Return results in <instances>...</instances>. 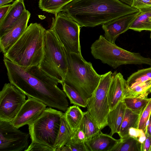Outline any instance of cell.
Masks as SVG:
<instances>
[{
    "instance_id": "obj_1",
    "label": "cell",
    "mask_w": 151,
    "mask_h": 151,
    "mask_svg": "<svg viewBox=\"0 0 151 151\" xmlns=\"http://www.w3.org/2000/svg\"><path fill=\"white\" fill-rule=\"evenodd\" d=\"M10 82L27 96L38 100L49 107L65 112L68 107L67 96L58 86L59 81L38 66H19L4 58Z\"/></svg>"
},
{
    "instance_id": "obj_2",
    "label": "cell",
    "mask_w": 151,
    "mask_h": 151,
    "mask_svg": "<svg viewBox=\"0 0 151 151\" xmlns=\"http://www.w3.org/2000/svg\"><path fill=\"white\" fill-rule=\"evenodd\" d=\"M139 11L119 0H73L60 12L77 22L80 27H93Z\"/></svg>"
},
{
    "instance_id": "obj_3",
    "label": "cell",
    "mask_w": 151,
    "mask_h": 151,
    "mask_svg": "<svg viewBox=\"0 0 151 151\" xmlns=\"http://www.w3.org/2000/svg\"><path fill=\"white\" fill-rule=\"evenodd\" d=\"M46 31L40 24L30 23L4 58L21 67L39 66L44 55Z\"/></svg>"
},
{
    "instance_id": "obj_4",
    "label": "cell",
    "mask_w": 151,
    "mask_h": 151,
    "mask_svg": "<svg viewBox=\"0 0 151 151\" xmlns=\"http://www.w3.org/2000/svg\"><path fill=\"white\" fill-rule=\"evenodd\" d=\"M65 50L67 70L63 83L75 89L86 101L98 86L101 75L97 73L92 63L86 61L82 55Z\"/></svg>"
},
{
    "instance_id": "obj_5",
    "label": "cell",
    "mask_w": 151,
    "mask_h": 151,
    "mask_svg": "<svg viewBox=\"0 0 151 151\" xmlns=\"http://www.w3.org/2000/svg\"><path fill=\"white\" fill-rule=\"evenodd\" d=\"M91 52L93 57L114 68L126 64H147L151 66V58L142 56L121 48L100 35L92 45Z\"/></svg>"
},
{
    "instance_id": "obj_6",
    "label": "cell",
    "mask_w": 151,
    "mask_h": 151,
    "mask_svg": "<svg viewBox=\"0 0 151 151\" xmlns=\"http://www.w3.org/2000/svg\"><path fill=\"white\" fill-rule=\"evenodd\" d=\"M39 67L60 83H63L67 70L65 48L54 32L50 29L45 32L44 55Z\"/></svg>"
},
{
    "instance_id": "obj_7",
    "label": "cell",
    "mask_w": 151,
    "mask_h": 151,
    "mask_svg": "<svg viewBox=\"0 0 151 151\" xmlns=\"http://www.w3.org/2000/svg\"><path fill=\"white\" fill-rule=\"evenodd\" d=\"M64 114L51 107L46 108L36 120L28 125L32 142L45 144L56 151L57 138Z\"/></svg>"
},
{
    "instance_id": "obj_8",
    "label": "cell",
    "mask_w": 151,
    "mask_h": 151,
    "mask_svg": "<svg viewBox=\"0 0 151 151\" xmlns=\"http://www.w3.org/2000/svg\"><path fill=\"white\" fill-rule=\"evenodd\" d=\"M113 76L111 71L101 75L98 86L86 101L87 111L101 130L107 126V117L110 111L109 92Z\"/></svg>"
},
{
    "instance_id": "obj_9",
    "label": "cell",
    "mask_w": 151,
    "mask_h": 151,
    "mask_svg": "<svg viewBox=\"0 0 151 151\" xmlns=\"http://www.w3.org/2000/svg\"><path fill=\"white\" fill-rule=\"evenodd\" d=\"M50 29L54 32L67 51L82 55L80 27L77 22L60 12L52 17Z\"/></svg>"
},
{
    "instance_id": "obj_10",
    "label": "cell",
    "mask_w": 151,
    "mask_h": 151,
    "mask_svg": "<svg viewBox=\"0 0 151 151\" xmlns=\"http://www.w3.org/2000/svg\"><path fill=\"white\" fill-rule=\"evenodd\" d=\"M25 95L11 83L0 92V121L11 122L26 101Z\"/></svg>"
},
{
    "instance_id": "obj_11",
    "label": "cell",
    "mask_w": 151,
    "mask_h": 151,
    "mask_svg": "<svg viewBox=\"0 0 151 151\" xmlns=\"http://www.w3.org/2000/svg\"><path fill=\"white\" fill-rule=\"evenodd\" d=\"M30 136L11 122L0 121V151H25L29 146Z\"/></svg>"
},
{
    "instance_id": "obj_12",
    "label": "cell",
    "mask_w": 151,
    "mask_h": 151,
    "mask_svg": "<svg viewBox=\"0 0 151 151\" xmlns=\"http://www.w3.org/2000/svg\"><path fill=\"white\" fill-rule=\"evenodd\" d=\"M46 106L42 101L28 97L11 123L18 129L26 125L31 124L40 116Z\"/></svg>"
},
{
    "instance_id": "obj_13",
    "label": "cell",
    "mask_w": 151,
    "mask_h": 151,
    "mask_svg": "<svg viewBox=\"0 0 151 151\" xmlns=\"http://www.w3.org/2000/svg\"><path fill=\"white\" fill-rule=\"evenodd\" d=\"M140 12V10L125 15L102 25L104 37L110 42L115 44L119 36L129 29Z\"/></svg>"
},
{
    "instance_id": "obj_14",
    "label": "cell",
    "mask_w": 151,
    "mask_h": 151,
    "mask_svg": "<svg viewBox=\"0 0 151 151\" xmlns=\"http://www.w3.org/2000/svg\"><path fill=\"white\" fill-rule=\"evenodd\" d=\"M31 14L26 10L12 27L0 36L1 52L5 54L20 37L28 26Z\"/></svg>"
},
{
    "instance_id": "obj_15",
    "label": "cell",
    "mask_w": 151,
    "mask_h": 151,
    "mask_svg": "<svg viewBox=\"0 0 151 151\" xmlns=\"http://www.w3.org/2000/svg\"><path fill=\"white\" fill-rule=\"evenodd\" d=\"M127 88L126 80L123 75L119 72L113 73L108 95L110 111L115 108L123 100Z\"/></svg>"
},
{
    "instance_id": "obj_16",
    "label": "cell",
    "mask_w": 151,
    "mask_h": 151,
    "mask_svg": "<svg viewBox=\"0 0 151 151\" xmlns=\"http://www.w3.org/2000/svg\"><path fill=\"white\" fill-rule=\"evenodd\" d=\"M26 10L24 0H15L2 21L0 22V36L15 24Z\"/></svg>"
},
{
    "instance_id": "obj_17",
    "label": "cell",
    "mask_w": 151,
    "mask_h": 151,
    "mask_svg": "<svg viewBox=\"0 0 151 151\" xmlns=\"http://www.w3.org/2000/svg\"><path fill=\"white\" fill-rule=\"evenodd\" d=\"M119 140L114 138L110 134L103 133L99 134L88 140L85 144L89 151H111Z\"/></svg>"
},
{
    "instance_id": "obj_18",
    "label": "cell",
    "mask_w": 151,
    "mask_h": 151,
    "mask_svg": "<svg viewBox=\"0 0 151 151\" xmlns=\"http://www.w3.org/2000/svg\"><path fill=\"white\" fill-rule=\"evenodd\" d=\"M126 109V106L123 100L115 108L109 111L107 117V126L111 129L109 134L111 136L119 132Z\"/></svg>"
},
{
    "instance_id": "obj_19",
    "label": "cell",
    "mask_w": 151,
    "mask_h": 151,
    "mask_svg": "<svg viewBox=\"0 0 151 151\" xmlns=\"http://www.w3.org/2000/svg\"><path fill=\"white\" fill-rule=\"evenodd\" d=\"M140 114L126 108L120 131L118 133L120 138L129 135L130 129H137Z\"/></svg>"
},
{
    "instance_id": "obj_20",
    "label": "cell",
    "mask_w": 151,
    "mask_h": 151,
    "mask_svg": "<svg viewBox=\"0 0 151 151\" xmlns=\"http://www.w3.org/2000/svg\"><path fill=\"white\" fill-rule=\"evenodd\" d=\"M133 21L129 29L140 32L143 30L151 31V8L141 9Z\"/></svg>"
},
{
    "instance_id": "obj_21",
    "label": "cell",
    "mask_w": 151,
    "mask_h": 151,
    "mask_svg": "<svg viewBox=\"0 0 151 151\" xmlns=\"http://www.w3.org/2000/svg\"><path fill=\"white\" fill-rule=\"evenodd\" d=\"M141 143L138 138L129 135L120 138L111 151H141Z\"/></svg>"
},
{
    "instance_id": "obj_22",
    "label": "cell",
    "mask_w": 151,
    "mask_h": 151,
    "mask_svg": "<svg viewBox=\"0 0 151 151\" xmlns=\"http://www.w3.org/2000/svg\"><path fill=\"white\" fill-rule=\"evenodd\" d=\"M79 128L84 133L88 140L101 132V130L97 125L88 111L83 112V117Z\"/></svg>"
},
{
    "instance_id": "obj_23",
    "label": "cell",
    "mask_w": 151,
    "mask_h": 151,
    "mask_svg": "<svg viewBox=\"0 0 151 151\" xmlns=\"http://www.w3.org/2000/svg\"><path fill=\"white\" fill-rule=\"evenodd\" d=\"M73 132L67 121L64 114L61 118L60 127L56 141V151H60L62 147L64 146L70 139Z\"/></svg>"
},
{
    "instance_id": "obj_24",
    "label": "cell",
    "mask_w": 151,
    "mask_h": 151,
    "mask_svg": "<svg viewBox=\"0 0 151 151\" xmlns=\"http://www.w3.org/2000/svg\"><path fill=\"white\" fill-rule=\"evenodd\" d=\"M83 115L79 106L74 105L68 107L65 111L66 120L73 132L79 127Z\"/></svg>"
},
{
    "instance_id": "obj_25",
    "label": "cell",
    "mask_w": 151,
    "mask_h": 151,
    "mask_svg": "<svg viewBox=\"0 0 151 151\" xmlns=\"http://www.w3.org/2000/svg\"><path fill=\"white\" fill-rule=\"evenodd\" d=\"M73 0H39L38 6L42 11L54 14L60 12L65 5Z\"/></svg>"
},
{
    "instance_id": "obj_26",
    "label": "cell",
    "mask_w": 151,
    "mask_h": 151,
    "mask_svg": "<svg viewBox=\"0 0 151 151\" xmlns=\"http://www.w3.org/2000/svg\"><path fill=\"white\" fill-rule=\"evenodd\" d=\"M151 93V80L140 83L134 87L127 88L125 97L134 96L143 98H147Z\"/></svg>"
},
{
    "instance_id": "obj_27",
    "label": "cell",
    "mask_w": 151,
    "mask_h": 151,
    "mask_svg": "<svg viewBox=\"0 0 151 151\" xmlns=\"http://www.w3.org/2000/svg\"><path fill=\"white\" fill-rule=\"evenodd\" d=\"M151 80V66L138 70L128 77L126 80L127 87L131 88Z\"/></svg>"
},
{
    "instance_id": "obj_28",
    "label": "cell",
    "mask_w": 151,
    "mask_h": 151,
    "mask_svg": "<svg viewBox=\"0 0 151 151\" xmlns=\"http://www.w3.org/2000/svg\"><path fill=\"white\" fill-rule=\"evenodd\" d=\"M151 99V98L127 96L125 97L123 100L126 108L133 112L141 114Z\"/></svg>"
},
{
    "instance_id": "obj_29",
    "label": "cell",
    "mask_w": 151,
    "mask_h": 151,
    "mask_svg": "<svg viewBox=\"0 0 151 151\" xmlns=\"http://www.w3.org/2000/svg\"><path fill=\"white\" fill-rule=\"evenodd\" d=\"M63 90L69 99L70 103L79 107L85 108L87 107L86 101L81 95L75 89L63 83Z\"/></svg>"
},
{
    "instance_id": "obj_30",
    "label": "cell",
    "mask_w": 151,
    "mask_h": 151,
    "mask_svg": "<svg viewBox=\"0 0 151 151\" xmlns=\"http://www.w3.org/2000/svg\"><path fill=\"white\" fill-rule=\"evenodd\" d=\"M151 113V99L141 113L137 129L142 130L145 134L147 122Z\"/></svg>"
},
{
    "instance_id": "obj_31",
    "label": "cell",
    "mask_w": 151,
    "mask_h": 151,
    "mask_svg": "<svg viewBox=\"0 0 151 151\" xmlns=\"http://www.w3.org/2000/svg\"><path fill=\"white\" fill-rule=\"evenodd\" d=\"M62 151H89L85 143L74 142L69 140L61 148Z\"/></svg>"
},
{
    "instance_id": "obj_32",
    "label": "cell",
    "mask_w": 151,
    "mask_h": 151,
    "mask_svg": "<svg viewBox=\"0 0 151 151\" xmlns=\"http://www.w3.org/2000/svg\"><path fill=\"white\" fill-rule=\"evenodd\" d=\"M55 151V150L52 147L43 143L32 142L27 148L25 150V151Z\"/></svg>"
},
{
    "instance_id": "obj_33",
    "label": "cell",
    "mask_w": 151,
    "mask_h": 151,
    "mask_svg": "<svg viewBox=\"0 0 151 151\" xmlns=\"http://www.w3.org/2000/svg\"><path fill=\"white\" fill-rule=\"evenodd\" d=\"M70 140L74 142L85 143L88 139L84 133L79 127L73 132Z\"/></svg>"
},
{
    "instance_id": "obj_34",
    "label": "cell",
    "mask_w": 151,
    "mask_h": 151,
    "mask_svg": "<svg viewBox=\"0 0 151 151\" xmlns=\"http://www.w3.org/2000/svg\"><path fill=\"white\" fill-rule=\"evenodd\" d=\"M132 6L139 9L151 8V0H133Z\"/></svg>"
},
{
    "instance_id": "obj_35",
    "label": "cell",
    "mask_w": 151,
    "mask_h": 151,
    "mask_svg": "<svg viewBox=\"0 0 151 151\" xmlns=\"http://www.w3.org/2000/svg\"><path fill=\"white\" fill-rule=\"evenodd\" d=\"M145 138L141 143V151H151V136L145 134Z\"/></svg>"
},
{
    "instance_id": "obj_36",
    "label": "cell",
    "mask_w": 151,
    "mask_h": 151,
    "mask_svg": "<svg viewBox=\"0 0 151 151\" xmlns=\"http://www.w3.org/2000/svg\"><path fill=\"white\" fill-rule=\"evenodd\" d=\"M11 4H7L0 6V22L5 16L11 6Z\"/></svg>"
},
{
    "instance_id": "obj_37",
    "label": "cell",
    "mask_w": 151,
    "mask_h": 151,
    "mask_svg": "<svg viewBox=\"0 0 151 151\" xmlns=\"http://www.w3.org/2000/svg\"><path fill=\"white\" fill-rule=\"evenodd\" d=\"M145 133L151 136V113L147 124Z\"/></svg>"
},
{
    "instance_id": "obj_38",
    "label": "cell",
    "mask_w": 151,
    "mask_h": 151,
    "mask_svg": "<svg viewBox=\"0 0 151 151\" xmlns=\"http://www.w3.org/2000/svg\"><path fill=\"white\" fill-rule=\"evenodd\" d=\"M14 0H0V6L12 2Z\"/></svg>"
},
{
    "instance_id": "obj_39",
    "label": "cell",
    "mask_w": 151,
    "mask_h": 151,
    "mask_svg": "<svg viewBox=\"0 0 151 151\" xmlns=\"http://www.w3.org/2000/svg\"><path fill=\"white\" fill-rule=\"evenodd\" d=\"M122 2L129 6H132L133 0H119Z\"/></svg>"
},
{
    "instance_id": "obj_40",
    "label": "cell",
    "mask_w": 151,
    "mask_h": 151,
    "mask_svg": "<svg viewBox=\"0 0 151 151\" xmlns=\"http://www.w3.org/2000/svg\"><path fill=\"white\" fill-rule=\"evenodd\" d=\"M150 38L151 39V31L150 34Z\"/></svg>"
}]
</instances>
